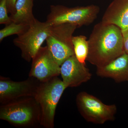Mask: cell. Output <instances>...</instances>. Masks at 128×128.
I'll return each mask as SVG.
<instances>
[{"instance_id": "cell-4", "label": "cell", "mask_w": 128, "mask_h": 128, "mask_svg": "<svg viewBox=\"0 0 128 128\" xmlns=\"http://www.w3.org/2000/svg\"><path fill=\"white\" fill-rule=\"evenodd\" d=\"M99 12V6L95 5L73 8L52 5L46 22L52 25L68 23L76 25L78 28L93 22Z\"/></svg>"}, {"instance_id": "cell-18", "label": "cell", "mask_w": 128, "mask_h": 128, "mask_svg": "<svg viewBox=\"0 0 128 128\" xmlns=\"http://www.w3.org/2000/svg\"><path fill=\"white\" fill-rule=\"evenodd\" d=\"M17 0H7V6L8 12L11 15L15 13V5Z\"/></svg>"}, {"instance_id": "cell-8", "label": "cell", "mask_w": 128, "mask_h": 128, "mask_svg": "<svg viewBox=\"0 0 128 128\" xmlns=\"http://www.w3.org/2000/svg\"><path fill=\"white\" fill-rule=\"evenodd\" d=\"M38 80L33 78L25 80L15 82L9 78L0 77V102L4 104L18 98L33 97L40 84Z\"/></svg>"}, {"instance_id": "cell-9", "label": "cell", "mask_w": 128, "mask_h": 128, "mask_svg": "<svg viewBox=\"0 0 128 128\" xmlns=\"http://www.w3.org/2000/svg\"><path fill=\"white\" fill-rule=\"evenodd\" d=\"M32 60L29 77L43 82L60 74V66L55 61L47 46H41Z\"/></svg>"}, {"instance_id": "cell-3", "label": "cell", "mask_w": 128, "mask_h": 128, "mask_svg": "<svg viewBox=\"0 0 128 128\" xmlns=\"http://www.w3.org/2000/svg\"><path fill=\"white\" fill-rule=\"evenodd\" d=\"M66 88L58 76L40 82L34 98L40 106L41 126L46 128H54L57 105Z\"/></svg>"}, {"instance_id": "cell-1", "label": "cell", "mask_w": 128, "mask_h": 128, "mask_svg": "<svg viewBox=\"0 0 128 128\" xmlns=\"http://www.w3.org/2000/svg\"><path fill=\"white\" fill-rule=\"evenodd\" d=\"M86 60L96 67L106 64L124 52L121 29L102 22L94 26L88 40Z\"/></svg>"}, {"instance_id": "cell-12", "label": "cell", "mask_w": 128, "mask_h": 128, "mask_svg": "<svg viewBox=\"0 0 128 128\" xmlns=\"http://www.w3.org/2000/svg\"><path fill=\"white\" fill-rule=\"evenodd\" d=\"M102 22L113 24L121 30L128 28V0H113L104 14Z\"/></svg>"}, {"instance_id": "cell-17", "label": "cell", "mask_w": 128, "mask_h": 128, "mask_svg": "<svg viewBox=\"0 0 128 128\" xmlns=\"http://www.w3.org/2000/svg\"><path fill=\"white\" fill-rule=\"evenodd\" d=\"M122 32L123 40L124 50L125 53L128 54V28L126 30H122Z\"/></svg>"}, {"instance_id": "cell-5", "label": "cell", "mask_w": 128, "mask_h": 128, "mask_svg": "<svg viewBox=\"0 0 128 128\" xmlns=\"http://www.w3.org/2000/svg\"><path fill=\"white\" fill-rule=\"evenodd\" d=\"M77 28L68 23L52 25L46 38L48 49L60 66L69 57L75 55L72 37Z\"/></svg>"}, {"instance_id": "cell-14", "label": "cell", "mask_w": 128, "mask_h": 128, "mask_svg": "<svg viewBox=\"0 0 128 128\" xmlns=\"http://www.w3.org/2000/svg\"><path fill=\"white\" fill-rule=\"evenodd\" d=\"M72 42L76 58L80 62L86 64L89 51L88 40L86 37L81 35L73 36Z\"/></svg>"}, {"instance_id": "cell-6", "label": "cell", "mask_w": 128, "mask_h": 128, "mask_svg": "<svg viewBox=\"0 0 128 128\" xmlns=\"http://www.w3.org/2000/svg\"><path fill=\"white\" fill-rule=\"evenodd\" d=\"M76 102L80 113L88 122L101 124L115 119L117 109L114 104L106 105L85 92L78 93Z\"/></svg>"}, {"instance_id": "cell-16", "label": "cell", "mask_w": 128, "mask_h": 128, "mask_svg": "<svg viewBox=\"0 0 128 128\" xmlns=\"http://www.w3.org/2000/svg\"><path fill=\"white\" fill-rule=\"evenodd\" d=\"M7 0H0V24L8 25L12 22L10 16H8Z\"/></svg>"}, {"instance_id": "cell-10", "label": "cell", "mask_w": 128, "mask_h": 128, "mask_svg": "<svg viewBox=\"0 0 128 128\" xmlns=\"http://www.w3.org/2000/svg\"><path fill=\"white\" fill-rule=\"evenodd\" d=\"M60 73L66 87H76L87 82L92 74L85 64L80 62L75 55L69 57L60 66Z\"/></svg>"}, {"instance_id": "cell-7", "label": "cell", "mask_w": 128, "mask_h": 128, "mask_svg": "<svg viewBox=\"0 0 128 128\" xmlns=\"http://www.w3.org/2000/svg\"><path fill=\"white\" fill-rule=\"evenodd\" d=\"M52 26L46 21L41 22L36 19L24 32L13 40L14 45L20 50L24 59L28 62L32 60L46 41Z\"/></svg>"}, {"instance_id": "cell-11", "label": "cell", "mask_w": 128, "mask_h": 128, "mask_svg": "<svg viewBox=\"0 0 128 128\" xmlns=\"http://www.w3.org/2000/svg\"><path fill=\"white\" fill-rule=\"evenodd\" d=\"M96 74L117 82L128 81V54L124 52L106 64L97 67Z\"/></svg>"}, {"instance_id": "cell-13", "label": "cell", "mask_w": 128, "mask_h": 128, "mask_svg": "<svg viewBox=\"0 0 128 128\" xmlns=\"http://www.w3.org/2000/svg\"><path fill=\"white\" fill-rule=\"evenodd\" d=\"M34 0H17L15 12L10 16L12 22L30 25L36 20L33 14Z\"/></svg>"}, {"instance_id": "cell-2", "label": "cell", "mask_w": 128, "mask_h": 128, "mask_svg": "<svg viewBox=\"0 0 128 128\" xmlns=\"http://www.w3.org/2000/svg\"><path fill=\"white\" fill-rule=\"evenodd\" d=\"M0 119L18 128L36 127L41 125L40 106L33 97L18 98L1 104Z\"/></svg>"}, {"instance_id": "cell-15", "label": "cell", "mask_w": 128, "mask_h": 128, "mask_svg": "<svg viewBox=\"0 0 128 128\" xmlns=\"http://www.w3.org/2000/svg\"><path fill=\"white\" fill-rule=\"evenodd\" d=\"M29 25L12 22L0 30V41L1 42L4 38L8 36L15 34L18 36L22 34L28 29Z\"/></svg>"}]
</instances>
